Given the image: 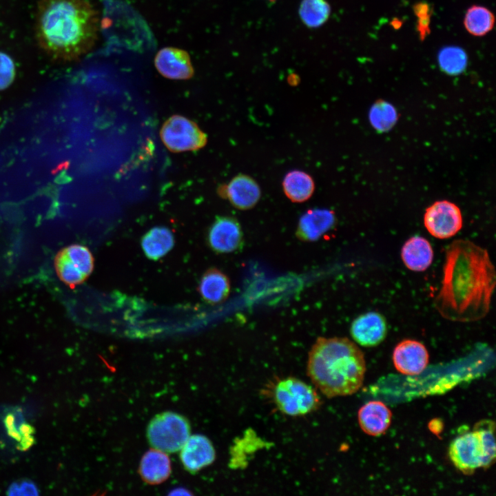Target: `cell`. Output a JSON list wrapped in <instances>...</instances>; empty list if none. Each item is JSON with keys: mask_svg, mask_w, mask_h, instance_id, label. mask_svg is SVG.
I'll list each match as a JSON object with an SVG mask.
<instances>
[{"mask_svg": "<svg viewBox=\"0 0 496 496\" xmlns=\"http://www.w3.org/2000/svg\"><path fill=\"white\" fill-rule=\"evenodd\" d=\"M207 242L209 247L219 254L234 252L242 247L243 232L238 220L232 216H218L211 225Z\"/></svg>", "mask_w": 496, "mask_h": 496, "instance_id": "30bf717a", "label": "cell"}, {"mask_svg": "<svg viewBox=\"0 0 496 496\" xmlns=\"http://www.w3.org/2000/svg\"><path fill=\"white\" fill-rule=\"evenodd\" d=\"M154 65L162 76L169 79L187 80L194 75L189 55L178 48L161 49L155 56Z\"/></svg>", "mask_w": 496, "mask_h": 496, "instance_id": "4fadbf2b", "label": "cell"}, {"mask_svg": "<svg viewBox=\"0 0 496 496\" xmlns=\"http://www.w3.org/2000/svg\"><path fill=\"white\" fill-rule=\"evenodd\" d=\"M350 333L353 339L360 345L365 347H375L386 338V319L375 311L361 314L353 321Z\"/></svg>", "mask_w": 496, "mask_h": 496, "instance_id": "5bb4252c", "label": "cell"}, {"mask_svg": "<svg viewBox=\"0 0 496 496\" xmlns=\"http://www.w3.org/2000/svg\"><path fill=\"white\" fill-rule=\"evenodd\" d=\"M220 196L240 210L253 208L259 201L261 189L257 181L249 175L239 174L229 183L220 188Z\"/></svg>", "mask_w": 496, "mask_h": 496, "instance_id": "7c38bea8", "label": "cell"}, {"mask_svg": "<svg viewBox=\"0 0 496 496\" xmlns=\"http://www.w3.org/2000/svg\"><path fill=\"white\" fill-rule=\"evenodd\" d=\"M267 1H270V2H275L276 0H267Z\"/></svg>", "mask_w": 496, "mask_h": 496, "instance_id": "4dcf8cb0", "label": "cell"}, {"mask_svg": "<svg viewBox=\"0 0 496 496\" xmlns=\"http://www.w3.org/2000/svg\"><path fill=\"white\" fill-rule=\"evenodd\" d=\"M285 196L293 203H303L309 200L315 190V183L311 175L296 169L289 172L282 183Z\"/></svg>", "mask_w": 496, "mask_h": 496, "instance_id": "7402d4cb", "label": "cell"}, {"mask_svg": "<svg viewBox=\"0 0 496 496\" xmlns=\"http://www.w3.org/2000/svg\"><path fill=\"white\" fill-rule=\"evenodd\" d=\"M161 138L172 152L198 150L207 143V134L190 119L173 115L167 119L160 130Z\"/></svg>", "mask_w": 496, "mask_h": 496, "instance_id": "8992f818", "label": "cell"}, {"mask_svg": "<svg viewBox=\"0 0 496 496\" xmlns=\"http://www.w3.org/2000/svg\"><path fill=\"white\" fill-rule=\"evenodd\" d=\"M307 375L329 398L350 395L362 386L366 362L361 349L347 338H318L309 352Z\"/></svg>", "mask_w": 496, "mask_h": 496, "instance_id": "3957f363", "label": "cell"}, {"mask_svg": "<svg viewBox=\"0 0 496 496\" xmlns=\"http://www.w3.org/2000/svg\"><path fill=\"white\" fill-rule=\"evenodd\" d=\"M269 392L277 409L282 413L302 416L317 410L321 399L314 388L293 377L278 379L271 383Z\"/></svg>", "mask_w": 496, "mask_h": 496, "instance_id": "277c9868", "label": "cell"}, {"mask_svg": "<svg viewBox=\"0 0 496 496\" xmlns=\"http://www.w3.org/2000/svg\"><path fill=\"white\" fill-rule=\"evenodd\" d=\"M437 61L441 70L446 74L457 75L462 72L468 64V56L458 46H447L438 53Z\"/></svg>", "mask_w": 496, "mask_h": 496, "instance_id": "484cf974", "label": "cell"}, {"mask_svg": "<svg viewBox=\"0 0 496 496\" xmlns=\"http://www.w3.org/2000/svg\"><path fill=\"white\" fill-rule=\"evenodd\" d=\"M230 288L228 276L218 269L213 267L207 269L200 278L198 291L206 302L216 304L227 298Z\"/></svg>", "mask_w": 496, "mask_h": 496, "instance_id": "d6986e66", "label": "cell"}, {"mask_svg": "<svg viewBox=\"0 0 496 496\" xmlns=\"http://www.w3.org/2000/svg\"><path fill=\"white\" fill-rule=\"evenodd\" d=\"M495 16L487 8L474 5L466 11L464 25L468 33L475 37H482L490 32L494 27Z\"/></svg>", "mask_w": 496, "mask_h": 496, "instance_id": "cb8c5ba5", "label": "cell"}, {"mask_svg": "<svg viewBox=\"0 0 496 496\" xmlns=\"http://www.w3.org/2000/svg\"><path fill=\"white\" fill-rule=\"evenodd\" d=\"M392 413L388 406L381 401H370L358 411V419L361 429L367 435L378 436L389 427Z\"/></svg>", "mask_w": 496, "mask_h": 496, "instance_id": "e0dca14e", "label": "cell"}, {"mask_svg": "<svg viewBox=\"0 0 496 496\" xmlns=\"http://www.w3.org/2000/svg\"><path fill=\"white\" fill-rule=\"evenodd\" d=\"M38 490L33 482L22 480L12 483L8 489V493L10 495H37Z\"/></svg>", "mask_w": 496, "mask_h": 496, "instance_id": "f546056e", "label": "cell"}, {"mask_svg": "<svg viewBox=\"0 0 496 496\" xmlns=\"http://www.w3.org/2000/svg\"><path fill=\"white\" fill-rule=\"evenodd\" d=\"M495 267L486 249L467 240H455L447 247L436 309L444 318L472 322L490 309L495 287Z\"/></svg>", "mask_w": 496, "mask_h": 496, "instance_id": "6da1fadb", "label": "cell"}, {"mask_svg": "<svg viewBox=\"0 0 496 496\" xmlns=\"http://www.w3.org/2000/svg\"><path fill=\"white\" fill-rule=\"evenodd\" d=\"M190 424L182 415L165 411L156 415L149 422L147 437L154 448L172 453L181 449L190 436Z\"/></svg>", "mask_w": 496, "mask_h": 496, "instance_id": "5b68a950", "label": "cell"}, {"mask_svg": "<svg viewBox=\"0 0 496 496\" xmlns=\"http://www.w3.org/2000/svg\"><path fill=\"white\" fill-rule=\"evenodd\" d=\"M174 242L173 233L169 229L163 226L150 229L141 240L144 254L153 260H157L165 256L173 248Z\"/></svg>", "mask_w": 496, "mask_h": 496, "instance_id": "44dd1931", "label": "cell"}, {"mask_svg": "<svg viewBox=\"0 0 496 496\" xmlns=\"http://www.w3.org/2000/svg\"><path fill=\"white\" fill-rule=\"evenodd\" d=\"M335 224V216L332 210L309 209L300 218L296 235L302 241L313 242L331 230Z\"/></svg>", "mask_w": 496, "mask_h": 496, "instance_id": "2e32d148", "label": "cell"}, {"mask_svg": "<svg viewBox=\"0 0 496 496\" xmlns=\"http://www.w3.org/2000/svg\"><path fill=\"white\" fill-rule=\"evenodd\" d=\"M331 8L327 0H302L298 14L302 23L309 28H318L329 19Z\"/></svg>", "mask_w": 496, "mask_h": 496, "instance_id": "603a6c76", "label": "cell"}, {"mask_svg": "<svg viewBox=\"0 0 496 496\" xmlns=\"http://www.w3.org/2000/svg\"><path fill=\"white\" fill-rule=\"evenodd\" d=\"M424 224L433 237L449 238L462 229V213L453 203L445 200L437 201L426 209Z\"/></svg>", "mask_w": 496, "mask_h": 496, "instance_id": "ba28073f", "label": "cell"}, {"mask_svg": "<svg viewBox=\"0 0 496 496\" xmlns=\"http://www.w3.org/2000/svg\"><path fill=\"white\" fill-rule=\"evenodd\" d=\"M15 65L12 58L0 52V90L9 87L15 77Z\"/></svg>", "mask_w": 496, "mask_h": 496, "instance_id": "83f0119b", "label": "cell"}, {"mask_svg": "<svg viewBox=\"0 0 496 496\" xmlns=\"http://www.w3.org/2000/svg\"><path fill=\"white\" fill-rule=\"evenodd\" d=\"M448 456L464 475H472L482 467L483 452L477 432L473 429L457 436L450 444Z\"/></svg>", "mask_w": 496, "mask_h": 496, "instance_id": "9c48e42d", "label": "cell"}, {"mask_svg": "<svg viewBox=\"0 0 496 496\" xmlns=\"http://www.w3.org/2000/svg\"><path fill=\"white\" fill-rule=\"evenodd\" d=\"M99 18L87 0H40L35 36L52 59L71 61L89 52L96 43Z\"/></svg>", "mask_w": 496, "mask_h": 496, "instance_id": "7a4b0ae2", "label": "cell"}, {"mask_svg": "<svg viewBox=\"0 0 496 496\" xmlns=\"http://www.w3.org/2000/svg\"><path fill=\"white\" fill-rule=\"evenodd\" d=\"M216 458L213 444L206 436H189L180 449V459L186 471L192 474L211 464Z\"/></svg>", "mask_w": 496, "mask_h": 496, "instance_id": "9a60e30c", "label": "cell"}, {"mask_svg": "<svg viewBox=\"0 0 496 496\" xmlns=\"http://www.w3.org/2000/svg\"><path fill=\"white\" fill-rule=\"evenodd\" d=\"M428 352L426 347L415 340H404L398 343L393 353L395 369L404 375L421 373L428 363Z\"/></svg>", "mask_w": 496, "mask_h": 496, "instance_id": "8fae6325", "label": "cell"}, {"mask_svg": "<svg viewBox=\"0 0 496 496\" xmlns=\"http://www.w3.org/2000/svg\"><path fill=\"white\" fill-rule=\"evenodd\" d=\"M54 268L60 280L72 289L82 284L92 273L94 258L87 247L72 244L56 254Z\"/></svg>", "mask_w": 496, "mask_h": 496, "instance_id": "52a82bcc", "label": "cell"}, {"mask_svg": "<svg viewBox=\"0 0 496 496\" xmlns=\"http://www.w3.org/2000/svg\"><path fill=\"white\" fill-rule=\"evenodd\" d=\"M401 258L409 269L424 271L433 262V251L426 238L415 236L408 239L402 246Z\"/></svg>", "mask_w": 496, "mask_h": 496, "instance_id": "ffe728a7", "label": "cell"}, {"mask_svg": "<svg viewBox=\"0 0 496 496\" xmlns=\"http://www.w3.org/2000/svg\"><path fill=\"white\" fill-rule=\"evenodd\" d=\"M171 472L170 459L165 452L161 450H149L141 459L138 473L147 484H161L168 479Z\"/></svg>", "mask_w": 496, "mask_h": 496, "instance_id": "ac0fdd59", "label": "cell"}, {"mask_svg": "<svg viewBox=\"0 0 496 496\" xmlns=\"http://www.w3.org/2000/svg\"><path fill=\"white\" fill-rule=\"evenodd\" d=\"M473 429L477 432L482 447V468H489L495 463L496 457L495 422L487 419L482 420L475 424Z\"/></svg>", "mask_w": 496, "mask_h": 496, "instance_id": "d4e9b609", "label": "cell"}, {"mask_svg": "<svg viewBox=\"0 0 496 496\" xmlns=\"http://www.w3.org/2000/svg\"><path fill=\"white\" fill-rule=\"evenodd\" d=\"M370 119L376 129L381 131L387 130L395 122L396 112L390 104L379 101L371 109Z\"/></svg>", "mask_w": 496, "mask_h": 496, "instance_id": "4316f807", "label": "cell"}, {"mask_svg": "<svg viewBox=\"0 0 496 496\" xmlns=\"http://www.w3.org/2000/svg\"><path fill=\"white\" fill-rule=\"evenodd\" d=\"M413 10L417 17V29L420 38L424 39L429 32L431 7L425 2H420L413 6Z\"/></svg>", "mask_w": 496, "mask_h": 496, "instance_id": "f1b7e54d", "label": "cell"}]
</instances>
